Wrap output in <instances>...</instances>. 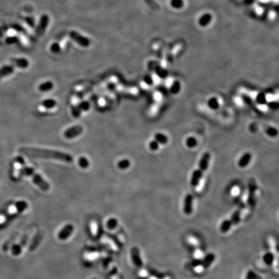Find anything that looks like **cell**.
Listing matches in <instances>:
<instances>
[{"label":"cell","instance_id":"ee69618b","mask_svg":"<svg viewBox=\"0 0 279 279\" xmlns=\"http://www.w3.org/2000/svg\"><path fill=\"white\" fill-rule=\"evenodd\" d=\"M267 104H268V106L271 109H273V110H277L279 107V105H278V102H275V101H271L269 102H268Z\"/></svg>","mask_w":279,"mask_h":279},{"label":"cell","instance_id":"4fadbf2b","mask_svg":"<svg viewBox=\"0 0 279 279\" xmlns=\"http://www.w3.org/2000/svg\"><path fill=\"white\" fill-rule=\"evenodd\" d=\"M216 259V256L214 253H210L207 254L203 258H202V268L206 269L209 268L213 264Z\"/></svg>","mask_w":279,"mask_h":279},{"label":"cell","instance_id":"7dc6e473","mask_svg":"<svg viewBox=\"0 0 279 279\" xmlns=\"http://www.w3.org/2000/svg\"><path fill=\"white\" fill-rule=\"evenodd\" d=\"M7 221V218L4 215H0V225H2Z\"/></svg>","mask_w":279,"mask_h":279},{"label":"cell","instance_id":"8992f818","mask_svg":"<svg viewBox=\"0 0 279 279\" xmlns=\"http://www.w3.org/2000/svg\"><path fill=\"white\" fill-rule=\"evenodd\" d=\"M193 211V196L191 194L186 195L183 203V211L185 215H190Z\"/></svg>","mask_w":279,"mask_h":279},{"label":"cell","instance_id":"484cf974","mask_svg":"<svg viewBox=\"0 0 279 279\" xmlns=\"http://www.w3.org/2000/svg\"><path fill=\"white\" fill-rule=\"evenodd\" d=\"M207 105H208V107L211 109L215 110L218 109L220 107V104H219L218 99H217L216 97L211 98L207 102Z\"/></svg>","mask_w":279,"mask_h":279},{"label":"cell","instance_id":"2e32d148","mask_svg":"<svg viewBox=\"0 0 279 279\" xmlns=\"http://www.w3.org/2000/svg\"><path fill=\"white\" fill-rule=\"evenodd\" d=\"M244 209V206H241L239 209H237L236 211H234L233 213L232 214L231 218L229 219V220L231 221L233 226H237L239 224V222L241 220L242 210Z\"/></svg>","mask_w":279,"mask_h":279},{"label":"cell","instance_id":"836d02e7","mask_svg":"<svg viewBox=\"0 0 279 279\" xmlns=\"http://www.w3.org/2000/svg\"><path fill=\"white\" fill-rule=\"evenodd\" d=\"M265 133L269 136L272 138H274L277 136L278 131L277 129L273 127H268L265 129Z\"/></svg>","mask_w":279,"mask_h":279},{"label":"cell","instance_id":"5bb4252c","mask_svg":"<svg viewBox=\"0 0 279 279\" xmlns=\"http://www.w3.org/2000/svg\"><path fill=\"white\" fill-rule=\"evenodd\" d=\"M203 175V172H202L200 169H197L193 171V172L192 173V175H191V181H190L191 185L194 188H196L198 185V184H199Z\"/></svg>","mask_w":279,"mask_h":279},{"label":"cell","instance_id":"e0dca14e","mask_svg":"<svg viewBox=\"0 0 279 279\" xmlns=\"http://www.w3.org/2000/svg\"><path fill=\"white\" fill-rule=\"evenodd\" d=\"M213 19V16L210 13H205L202 14L198 19V24L200 27H206L210 24Z\"/></svg>","mask_w":279,"mask_h":279},{"label":"cell","instance_id":"9c48e42d","mask_svg":"<svg viewBox=\"0 0 279 279\" xmlns=\"http://www.w3.org/2000/svg\"><path fill=\"white\" fill-rule=\"evenodd\" d=\"M49 23V17L47 15L43 14L41 16L38 26L36 29V34L38 36H42L45 33V30Z\"/></svg>","mask_w":279,"mask_h":279},{"label":"cell","instance_id":"7c38bea8","mask_svg":"<svg viewBox=\"0 0 279 279\" xmlns=\"http://www.w3.org/2000/svg\"><path fill=\"white\" fill-rule=\"evenodd\" d=\"M211 158V155L209 153L206 152L204 153L199 161V163H198V169H200L202 172H205L207 169L208 168L209 164V161Z\"/></svg>","mask_w":279,"mask_h":279},{"label":"cell","instance_id":"ab89813d","mask_svg":"<svg viewBox=\"0 0 279 279\" xmlns=\"http://www.w3.org/2000/svg\"><path fill=\"white\" fill-rule=\"evenodd\" d=\"M149 149L151 151H156L159 149V144L156 140H154L151 141L149 143Z\"/></svg>","mask_w":279,"mask_h":279},{"label":"cell","instance_id":"f35d334b","mask_svg":"<svg viewBox=\"0 0 279 279\" xmlns=\"http://www.w3.org/2000/svg\"><path fill=\"white\" fill-rule=\"evenodd\" d=\"M77 107L80 110H87L90 107V103L88 102H83L79 103Z\"/></svg>","mask_w":279,"mask_h":279},{"label":"cell","instance_id":"83f0119b","mask_svg":"<svg viewBox=\"0 0 279 279\" xmlns=\"http://www.w3.org/2000/svg\"><path fill=\"white\" fill-rule=\"evenodd\" d=\"M53 86H54V85H53L52 82H51L50 81L45 82L44 83H41L39 86V90L42 92L49 91L53 88Z\"/></svg>","mask_w":279,"mask_h":279},{"label":"cell","instance_id":"f1b7e54d","mask_svg":"<svg viewBox=\"0 0 279 279\" xmlns=\"http://www.w3.org/2000/svg\"><path fill=\"white\" fill-rule=\"evenodd\" d=\"M256 102L259 105H265L268 103L267 98L263 92H260L256 96Z\"/></svg>","mask_w":279,"mask_h":279},{"label":"cell","instance_id":"d6a6232c","mask_svg":"<svg viewBox=\"0 0 279 279\" xmlns=\"http://www.w3.org/2000/svg\"><path fill=\"white\" fill-rule=\"evenodd\" d=\"M107 227L110 230L114 229L118 226V220L114 218H111L109 219L106 223Z\"/></svg>","mask_w":279,"mask_h":279},{"label":"cell","instance_id":"603a6c76","mask_svg":"<svg viewBox=\"0 0 279 279\" xmlns=\"http://www.w3.org/2000/svg\"><path fill=\"white\" fill-rule=\"evenodd\" d=\"M181 84L178 80H175L170 86L169 92L172 95H176L180 91Z\"/></svg>","mask_w":279,"mask_h":279},{"label":"cell","instance_id":"d4e9b609","mask_svg":"<svg viewBox=\"0 0 279 279\" xmlns=\"http://www.w3.org/2000/svg\"><path fill=\"white\" fill-rule=\"evenodd\" d=\"M148 273L154 279H168L167 275L162 273H160L157 270L151 269L148 270Z\"/></svg>","mask_w":279,"mask_h":279},{"label":"cell","instance_id":"5b68a950","mask_svg":"<svg viewBox=\"0 0 279 279\" xmlns=\"http://www.w3.org/2000/svg\"><path fill=\"white\" fill-rule=\"evenodd\" d=\"M148 67L150 70H152L155 72L157 74V75L161 79H165L166 77L168 76L169 72L166 69H164L163 67L159 65L158 63L156 61L153 62L151 61L148 64Z\"/></svg>","mask_w":279,"mask_h":279},{"label":"cell","instance_id":"4dcf8cb0","mask_svg":"<svg viewBox=\"0 0 279 279\" xmlns=\"http://www.w3.org/2000/svg\"><path fill=\"white\" fill-rule=\"evenodd\" d=\"M170 5L173 9H180L184 6V0H171Z\"/></svg>","mask_w":279,"mask_h":279},{"label":"cell","instance_id":"f546056e","mask_svg":"<svg viewBox=\"0 0 279 279\" xmlns=\"http://www.w3.org/2000/svg\"><path fill=\"white\" fill-rule=\"evenodd\" d=\"M197 140L194 136H189L185 140V144L188 148H194L197 145Z\"/></svg>","mask_w":279,"mask_h":279},{"label":"cell","instance_id":"8fae6325","mask_svg":"<svg viewBox=\"0 0 279 279\" xmlns=\"http://www.w3.org/2000/svg\"><path fill=\"white\" fill-rule=\"evenodd\" d=\"M74 229V227L72 224H69L65 225L59 231L58 234V238L61 240H65L67 238H69V237L72 234Z\"/></svg>","mask_w":279,"mask_h":279},{"label":"cell","instance_id":"f6af8a7d","mask_svg":"<svg viewBox=\"0 0 279 279\" xmlns=\"http://www.w3.org/2000/svg\"><path fill=\"white\" fill-rule=\"evenodd\" d=\"M25 21H26L27 23L29 25V27H32V28L34 27V26H35V21H34V19L33 17H26Z\"/></svg>","mask_w":279,"mask_h":279},{"label":"cell","instance_id":"b9f144b4","mask_svg":"<svg viewBox=\"0 0 279 279\" xmlns=\"http://www.w3.org/2000/svg\"><path fill=\"white\" fill-rule=\"evenodd\" d=\"M257 278H258V276L257 275V274L255 272L251 270L247 271L246 278H245V279H257Z\"/></svg>","mask_w":279,"mask_h":279},{"label":"cell","instance_id":"4316f807","mask_svg":"<svg viewBox=\"0 0 279 279\" xmlns=\"http://www.w3.org/2000/svg\"><path fill=\"white\" fill-rule=\"evenodd\" d=\"M23 250L22 246L20 244V243L18 244H14V245H12L11 247V253L12 255L13 256L17 257L19 256L20 254L21 253Z\"/></svg>","mask_w":279,"mask_h":279},{"label":"cell","instance_id":"cb8c5ba5","mask_svg":"<svg viewBox=\"0 0 279 279\" xmlns=\"http://www.w3.org/2000/svg\"><path fill=\"white\" fill-rule=\"evenodd\" d=\"M16 64L17 67L20 69H26L29 66V61L25 58H14L12 59Z\"/></svg>","mask_w":279,"mask_h":279},{"label":"cell","instance_id":"d6986e66","mask_svg":"<svg viewBox=\"0 0 279 279\" xmlns=\"http://www.w3.org/2000/svg\"><path fill=\"white\" fill-rule=\"evenodd\" d=\"M42 239V233H38L37 234L35 235V237L31 241V243L29 246V250L30 251H34L36 250V248L40 244V241Z\"/></svg>","mask_w":279,"mask_h":279},{"label":"cell","instance_id":"7402d4cb","mask_svg":"<svg viewBox=\"0 0 279 279\" xmlns=\"http://www.w3.org/2000/svg\"><path fill=\"white\" fill-rule=\"evenodd\" d=\"M154 140H156L158 144L165 145L167 144V142L169 141L168 137L167 136L161 133H158L154 134Z\"/></svg>","mask_w":279,"mask_h":279},{"label":"cell","instance_id":"bcb514c9","mask_svg":"<svg viewBox=\"0 0 279 279\" xmlns=\"http://www.w3.org/2000/svg\"><path fill=\"white\" fill-rule=\"evenodd\" d=\"M18 40V38L17 37H10V38H8L7 39V43H9V44H12V43H16Z\"/></svg>","mask_w":279,"mask_h":279},{"label":"cell","instance_id":"277c9868","mask_svg":"<svg viewBox=\"0 0 279 279\" xmlns=\"http://www.w3.org/2000/svg\"><path fill=\"white\" fill-rule=\"evenodd\" d=\"M69 36L72 40L83 47H88L91 45V41L89 38H86L76 31H71L69 33Z\"/></svg>","mask_w":279,"mask_h":279},{"label":"cell","instance_id":"1f68e13d","mask_svg":"<svg viewBox=\"0 0 279 279\" xmlns=\"http://www.w3.org/2000/svg\"><path fill=\"white\" fill-rule=\"evenodd\" d=\"M41 105L45 108L51 109L56 106V102L55 100H52V99H48V100H45L43 101L41 103Z\"/></svg>","mask_w":279,"mask_h":279},{"label":"cell","instance_id":"52a82bcc","mask_svg":"<svg viewBox=\"0 0 279 279\" xmlns=\"http://www.w3.org/2000/svg\"><path fill=\"white\" fill-rule=\"evenodd\" d=\"M131 257L134 265L138 268H141L143 266V261L140 255V251L138 247H133L131 250Z\"/></svg>","mask_w":279,"mask_h":279},{"label":"cell","instance_id":"60d3db41","mask_svg":"<svg viewBox=\"0 0 279 279\" xmlns=\"http://www.w3.org/2000/svg\"><path fill=\"white\" fill-rule=\"evenodd\" d=\"M144 81L148 85H153L154 83V80L152 76L151 75H149V74H147V75L144 76Z\"/></svg>","mask_w":279,"mask_h":279},{"label":"cell","instance_id":"30bf717a","mask_svg":"<svg viewBox=\"0 0 279 279\" xmlns=\"http://www.w3.org/2000/svg\"><path fill=\"white\" fill-rule=\"evenodd\" d=\"M15 67H17L16 64L13 60H11V64L6 65L0 68V80L5 76L10 75L14 71Z\"/></svg>","mask_w":279,"mask_h":279},{"label":"cell","instance_id":"ffe728a7","mask_svg":"<svg viewBox=\"0 0 279 279\" xmlns=\"http://www.w3.org/2000/svg\"><path fill=\"white\" fill-rule=\"evenodd\" d=\"M233 225L229 219H226L220 225V231L222 233H226L231 230Z\"/></svg>","mask_w":279,"mask_h":279},{"label":"cell","instance_id":"7a4b0ae2","mask_svg":"<svg viewBox=\"0 0 279 279\" xmlns=\"http://www.w3.org/2000/svg\"><path fill=\"white\" fill-rule=\"evenodd\" d=\"M22 176H30L33 178V182L38 186V187L42 191H47L50 188V185L41 176H40L38 173H36L32 167H29L25 165V164L21 165L20 168L16 170L14 173L15 177H19Z\"/></svg>","mask_w":279,"mask_h":279},{"label":"cell","instance_id":"74e56055","mask_svg":"<svg viewBox=\"0 0 279 279\" xmlns=\"http://www.w3.org/2000/svg\"><path fill=\"white\" fill-rule=\"evenodd\" d=\"M78 164L79 165L82 167L83 169H85L87 167H89V162L88 160L85 157H81L79 158L78 160Z\"/></svg>","mask_w":279,"mask_h":279},{"label":"cell","instance_id":"6da1fadb","mask_svg":"<svg viewBox=\"0 0 279 279\" xmlns=\"http://www.w3.org/2000/svg\"><path fill=\"white\" fill-rule=\"evenodd\" d=\"M20 153L29 158L54 159L67 163H71L73 161L72 157L69 154L45 149L25 147L20 149Z\"/></svg>","mask_w":279,"mask_h":279},{"label":"cell","instance_id":"ac0fdd59","mask_svg":"<svg viewBox=\"0 0 279 279\" xmlns=\"http://www.w3.org/2000/svg\"><path fill=\"white\" fill-rule=\"evenodd\" d=\"M264 263L267 265H271L275 262V255L272 252L268 251L264 254L262 257Z\"/></svg>","mask_w":279,"mask_h":279},{"label":"cell","instance_id":"ba28073f","mask_svg":"<svg viewBox=\"0 0 279 279\" xmlns=\"http://www.w3.org/2000/svg\"><path fill=\"white\" fill-rule=\"evenodd\" d=\"M83 131V129L82 126H73L68 129L64 132V136L66 138L71 139L76 137L82 133Z\"/></svg>","mask_w":279,"mask_h":279},{"label":"cell","instance_id":"d590c367","mask_svg":"<svg viewBox=\"0 0 279 279\" xmlns=\"http://www.w3.org/2000/svg\"><path fill=\"white\" fill-rule=\"evenodd\" d=\"M242 100L244 101V102L247 105H248V106L251 107H253V108H255V105H254V104L253 103V101L251 100V98L249 96H247V95L244 94V95H242Z\"/></svg>","mask_w":279,"mask_h":279},{"label":"cell","instance_id":"8d00e7d4","mask_svg":"<svg viewBox=\"0 0 279 279\" xmlns=\"http://www.w3.org/2000/svg\"><path fill=\"white\" fill-rule=\"evenodd\" d=\"M50 50L54 54H59L61 51V48L59 43H54L51 45Z\"/></svg>","mask_w":279,"mask_h":279},{"label":"cell","instance_id":"681fc988","mask_svg":"<svg viewBox=\"0 0 279 279\" xmlns=\"http://www.w3.org/2000/svg\"><path fill=\"white\" fill-rule=\"evenodd\" d=\"M91 279H96V278H91Z\"/></svg>","mask_w":279,"mask_h":279},{"label":"cell","instance_id":"c3c4849f","mask_svg":"<svg viewBox=\"0 0 279 279\" xmlns=\"http://www.w3.org/2000/svg\"><path fill=\"white\" fill-rule=\"evenodd\" d=\"M165 88H166V87H165ZM164 87H162V86H161L160 87V92H163V94H164V95H167V94H168V92H169L168 90H167Z\"/></svg>","mask_w":279,"mask_h":279},{"label":"cell","instance_id":"3957f363","mask_svg":"<svg viewBox=\"0 0 279 279\" xmlns=\"http://www.w3.org/2000/svg\"><path fill=\"white\" fill-rule=\"evenodd\" d=\"M257 186L255 180L251 179L249 182V194L247 197V204L251 208L255 207L256 204V191Z\"/></svg>","mask_w":279,"mask_h":279},{"label":"cell","instance_id":"e575fe53","mask_svg":"<svg viewBox=\"0 0 279 279\" xmlns=\"http://www.w3.org/2000/svg\"><path fill=\"white\" fill-rule=\"evenodd\" d=\"M130 164H131V163H130V161L129 160L124 159L120 161V162L118 163V167L120 169L123 170L127 169L130 166Z\"/></svg>","mask_w":279,"mask_h":279},{"label":"cell","instance_id":"7bdbcfd3","mask_svg":"<svg viewBox=\"0 0 279 279\" xmlns=\"http://www.w3.org/2000/svg\"><path fill=\"white\" fill-rule=\"evenodd\" d=\"M72 114L74 117L78 118L81 114V110H80L77 106H74L72 108Z\"/></svg>","mask_w":279,"mask_h":279},{"label":"cell","instance_id":"44dd1931","mask_svg":"<svg viewBox=\"0 0 279 279\" xmlns=\"http://www.w3.org/2000/svg\"><path fill=\"white\" fill-rule=\"evenodd\" d=\"M14 207L17 214L21 213L28 208V203L25 201H18L14 204Z\"/></svg>","mask_w":279,"mask_h":279},{"label":"cell","instance_id":"9a60e30c","mask_svg":"<svg viewBox=\"0 0 279 279\" xmlns=\"http://www.w3.org/2000/svg\"><path fill=\"white\" fill-rule=\"evenodd\" d=\"M252 159V155L250 153H246L240 157L238 162V165L241 168H245L248 166Z\"/></svg>","mask_w":279,"mask_h":279}]
</instances>
